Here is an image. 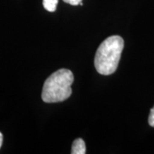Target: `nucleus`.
Returning <instances> with one entry per match:
<instances>
[{
    "mask_svg": "<svg viewBox=\"0 0 154 154\" xmlns=\"http://www.w3.org/2000/svg\"><path fill=\"white\" fill-rule=\"evenodd\" d=\"M124 47V40L121 36L113 35L105 39L96 51L94 66L103 75H109L116 70Z\"/></svg>",
    "mask_w": 154,
    "mask_h": 154,
    "instance_id": "1",
    "label": "nucleus"
},
{
    "mask_svg": "<svg viewBox=\"0 0 154 154\" xmlns=\"http://www.w3.org/2000/svg\"><path fill=\"white\" fill-rule=\"evenodd\" d=\"M58 4V0H43L44 8L49 12H54Z\"/></svg>",
    "mask_w": 154,
    "mask_h": 154,
    "instance_id": "4",
    "label": "nucleus"
},
{
    "mask_svg": "<svg viewBox=\"0 0 154 154\" xmlns=\"http://www.w3.org/2000/svg\"><path fill=\"white\" fill-rule=\"evenodd\" d=\"M148 122L150 126L153 127L154 128V107L150 111V114H149L148 117Z\"/></svg>",
    "mask_w": 154,
    "mask_h": 154,
    "instance_id": "5",
    "label": "nucleus"
},
{
    "mask_svg": "<svg viewBox=\"0 0 154 154\" xmlns=\"http://www.w3.org/2000/svg\"><path fill=\"white\" fill-rule=\"evenodd\" d=\"M74 82L73 73L69 69H61L51 74L45 82L42 89V100L45 103H57L64 101L72 94Z\"/></svg>",
    "mask_w": 154,
    "mask_h": 154,
    "instance_id": "2",
    "label": "nucleus"
},
{
    "mask_svg": "<svg viewBox=\"0 0 154 154\" xmlns=\"http://www.w3.org/2000/svg\"><path fill=\"white\" fill-rule=\"evenodd\" d=\"M2 144H3V134H2V133L0 132V147L2 146Z\"/></svg>",
    "mask_w": 154,
    "mask_h": 154,
    "instance_id": "7",
    "label": "nucleus"
},
{
    "mask_svg": "<svg viewBox=\"0 0 154 154\" xmlns=\"http://www.w3.org/2000/svg\"><path fill=\"white\" fill-rule=\"evenodd\" d=\"M86 144L82 139L78 138L74 140L72 144L71 153L72 154H85L86 153Z\"/></svg>",
    "mask_w": 154,
    "mask_h": 154,
    "instance_id": "3",
    "label": "nucleus"
},
{
    "mask_svg": "<svg viewBox=\"0 0 154 154\" xmlns=\"http://www.w3.org/2000/svg\"><path fill=\"white\" fill-rule=\"evenodd\" d=\"M63 2H65L67 4H69V5H79L82 2V0H63Z\"/></svg>",
    "mask_w": 154,
    "mask_h": 154,
    "instance_id": "6",
    "label": "nucleus"
}]
</instances>
